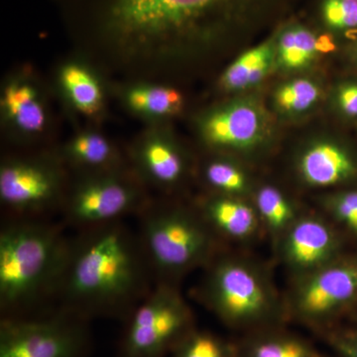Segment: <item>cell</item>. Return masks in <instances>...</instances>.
<instances>
[{
	"mask_svg": "<svg viewBox=\"0 0 357 357\" xmlns=\"http://www.w3.org/2000/svg\"><path fill=\"white\" fill-rule=\"evenodd\" d=\"M356 298L357 258H337L297 279L290 311L307 325L323 326Z\"/></svg>",
	"mask_w": 357,
	"mask_h": 357,
	"instance_id": "9c48e42d",
	"label": "cell"
},
{
	"mask_svg": "<svg viewBox=\"0 0 357 357\" xmlns=\"http://www.w3.org/2000/svg\"><path fill=\"white\" fill-rule=\"evenodd\" d=\"M335 48V46L332 38L328 36V35H323V36L319 37L318 40H317L318 53H328V52H332Z\"/></svg>",
	"mask_w": 357,
	"mask_h": 357,
	"instance_id": "4dcf8cb0",
	"label": "cell"
},
{
	"mask_svg": "<svg viewBox=\"0 0 357 357\" xmlns=\"http://www.w3.org/2000/svg\"><path fill=\"white\" fill-rule=\"evenodd\" d=\"M328 340L331 345L344 357H357V333H328Z\"/></svg>",
	"mask_w": 357,
	"mask_h": 357,
	"instance_id": "f1b7e54d",
	"label": "cell"
},
{
	"mask_svg": "<svg viewBox=\"0 0 357 357\" xmlns=\"http://www.w3.org/2000/svg\"><path fill=\"white\" fill-rule=\"evenodd\" d=\"M199 295L208 309L231 328H261L280 316V304L269 277L255 263L241 258H213Z\"/></svg>",
	"mask_w": 357,
	"mask_h": 357,
	"instance_id": "5b68a950",
	"label": "cell"
},
{
	"mask_svg": "<svg viewBox=\"0 0 357 357\" xmlns=\"http://www.w3.org/2000/svg\"><path fill=\"white\" fill-rule=\"evenodd\" d=\"M264 121L250 102H238L211 114L204 122L206 140L215 146L250 149L262 139Z\"/></svg>",
	"mask_w": 357,
	"mask_h": 357,
	"instance_id": "7c38bea8",
	"label": "cell"
},
{
	"mask_svg": "<svg viewBox=\"0 0 357 357\" xmlns=\"http://www.w3.org/2000/svg\"><path fill=\"white\" fill-rule=\"evenodd\" d=\"M317 38L310 30L292 27L282 33L278 42L279 60L288 69L306 67L318 53Z\"/></svg>",
	"mask_w": 357,
	"mask_h": 357,
	"instance_id": "7402d4cb",
	"label": "cell"
},
{
	"mask_svg": "<svg viewBox=\"0 0 357 357\" xmlns=\"http://www.w3.org/2000/svg\"><path fill=\"white\" fill-rule=\"evenodd\" d=\"M65 225L41 218H9L0 229L1 319L48 312L62 276L70 237Z\"/></svg>",
	"mask_w": 357,
	"mask_h": 357,
	"instance_id": "7a4b0ae2",
	"label": "cell"
},
{
	"mask_svg": "<svg viewBox=\"0 0 357 357\" xmlns=\"http://www.w3.org/2000/svg\"><path fill=\"white\" fill-rule=\"evenodd\" d=\"M319 96V89L309 79H296L282 86L276 100L282 109L301 112L314 105Z\"/></svg>",
	"mask_w": 357,
	"mask_h": 357,
	"instance_id": "484cf974",
	"label": "cell"
},
{
	"mask_svg": "<svg viewBox=\"0 0 357 357\" xmlns=\"http://www.w3.org/2000/svg\"><path fill=\"white\" fill-rule=\"evenodd\" d=\"M172 357H239L238 347L213 333L192 328L175 349Z\"/></svg>",
	"mask_w": 357,
	"mask_h": 357,
	"instance_id": "cb8c5ba5",
	"label": "cell"
},
{
	"mask_svg": "<svg viewBox=\"0 0 357 357\" xmlns=\"http://www.w3.org/2000/svg\"><path fill=\"white\" fill-rule=\"evenodd\" d=\"M6 114L25 132L36 133L44 128L46 115L35 89L27 84H13L4 91L2 100Z\"/></svg>",
	"mask_w": 357,
	"mask_h": 357,
	"instance_id": "e0dca14e",
	"label": "cell"
},
{
	"mask_svg": "<svg viewBox=\"0 0 357 357\" xmlns=\"http://www.w3.org/2000/svg\"><path fill=\"white\" fill-rule=\"evenodd\" d=\"M337 102L345 114L357 117V84H347L340 86L337 93Z\"/></svg>",
	"mask_w": 357,
	"mask_h": 357,
	"instance_id": "f546056e",
	"label": "cell"
},
{
	"mask_svg": "<svg viewBox=\"0 0 357 357\" xmlns=\"http://www.w3.org/2000/svg\"><path fill=\"white\" fill-rule=\"evenodd\" d=\"M147 203L142 190L119 168L93 172L82 180L64 204V225L79 230L139 215Z\"/></svg>",
	"mask_w": 357,
	"mask_h": 357,
	"instance_id": "ba28073f",
	"label": "cell"
},
{
	"mask_svg": "<svg viewBox=\"0 0 357 357\" xmlns=\"http://www.w3.org/2000/svg\"><path fill=\"white\" fill-rule=\"evenodd\" d=\"M234 0H93L89 22L96 32L128 47L156 46L191 32Z\"/></svg>",
	"mask_w": 357,
	"mask_h": 357,
	"instance_id": "3957f363",
	"label": "cell"
},
{
	"mask_svg": "<svg viewBox=\"0 0 357 357\" xmlns=\"http://www.w3.org/2000/svg\"><path fill=\"white\" fill-rule=\"evenodd\" d=\"M143 177L158 187L173 188L182 181L185 163L177 148L161 139L147 141L137 154Z\"/></svg>",
	"mask_w": 357,
	"mask_h": 357,
	"instance_id": "9a60e30c",
	"label": "cell"
},
{
	"mask_svg": "<svg viewBox=\"0 0 357 357\" xmlns=\"http://www.w3.org/2000/svg\"><path fill=\"white\" fill-rule=\"evenodd\" d=\"M282 261L304 276L337 259L340 241L332 225L319 217H299L279 241Z\"/></svg>",
	"mask_w": 357,
	"mask_h": 357,
	"instance_id": "8fae6325",
	"label": "cell"
},
{
	"mask_svg": "<svg viewBox=\"0 0 357 357\" xmlns=\"http://www.w3.org/2000/svg\"><path fill=\"white\" fill-rule=\"evenodd\" d=\"M126 323L121 357H165L195 328L191 310L170 284H155Z\"/></svg>",
	"mask_w": 357,
	"mask_h": 357,
	"instance_id": "8992f818",
	"label": "cell"
},
{
	"mask_svg": "<svg viewBox=\"0 0 357 357\" xmlns=\"http://www.w3.org/2000/svg\"><path fill=\"white\" fill-rule=\"evenodd\" d=\"M204 176L206 183L222 196L238 197L248 191V177L239 167L230 162L211 161L204 168Z\"/></svg>",
	"mask_w": 357,
	"mask_h": 357,
	"instance_id": "d4e9b609",
	"label": "cell"
},
{
	"mask_svg": "<svg viewBox=\"0 0 357 357\" xmlns=\"http://www.w3.org/2000/svg\"><path fill=\"white\" fill-rule=\"evenodd\" d=\"M138 217L136 234L154 284L177 286L188 272L215 257L217 234L199 213L147 204Z\"/></svg>",
	"mask_w": 357,
	"mask_h": 357,
	"instance_id": "277c9868",
	"label": "cell"
},
{
	"mask_svg": "<svg viewBox=\"0 0 357 357\" xmlns=\"http://www.w3.org/2000/svg\"><path fill=\"white\" fill-rule=\"evenodd\" d=\"M154 285L137 234L122 220L105 223L70 237L51 311L126 321Z\"/></svg>",
	"mask_w": 357,
	"mask_h": 357,
	"instance_id": "6da1fadb",
	"label": "cell"
},
{
	"mask_svg": "<svg viewBox=\"0 0 357 357\" xmlns=\"http://www.w3.org/2000/svg\"><path fill=\"white\" fill-rule=\"evenodd\" d=\"M272 61L273 47L270 43L245 52L223 75V86L227 89H243L259 83L271 68Z\"/></svg>",
	"mask_w": 357,
	"mask_h": 357,
	"instance_id": "ac0fdd59",
	"label": "cell"
},
{
	"mask_svg": "<svg viewBox=\"0 0 357 357\" xmlns=\"http://www.w3.org/2000/svg\"><path fill=\"white\" fill-rule=\"evenodd\" d=\"M324 20L335 29L357 28V0H325Z\"/></svg>",
	"mask_w": 357,
	"mask_h": 357,
	"instance_id": "83f0119b",
	"label": "cell"
},
{
	"mask_svg": "<svg viewBox=\"0 0 357 357\" xmlns=\"http://www.w3.org/2000/svg\"><path fill=\"white\" fill-rule=\"evenodd\" d=\"M301 177L312 187H332L357 175V163L344 148L321 142L307 148L299 161Z\"/></svg>",
	"mask_w": 357,
	"mask_h": 357,
	"instance_id": "4fadbf2b",
	"label": "cell"
},
{
	"mask_svg": "<svg viewBox=\"0 0 357 357\" xmlns=\"http://www.w3.org/2000/svg\"><path fill=\"white\" fill-rule=\"evenodd\" d=\"M255 208L260 222L266 227L275 241H280L298 215L292 204L277 188L264 185L258 190Z\"/></svg>",
	"mask_w": 357,
	"mask_h": 357,
	"instance_id": "d6986e66",
	"label": "cell"
},
{
	"mask_svg": "<svg viewBox=\"0 0 357 357\" xmlns=\"http://www.w3.org/2000/svg\"><path fill=\"white\" fill-rule=\"evenodd\" d=\"M61 82L77 109L91 114L100 109L102 93L95 77L82 66H66L61 72Z\"/></svg>",
	"mask_w": 357,
	"mask_h": 357,
	"instance_id": "44dd1931",
	"label": "cell"
},
{
	"mask_svg": "<svg viewBox=\"0 0 357 357\" xmlns=\"http://www.w3.org/2000/svg\"><path fill=\"white\" fill-rule=\"evenodd\" d=\"M239 357H324L306 340L291 333L265 331L238 347Z\"/></svg>",
	"mask_w": 357,
	"mask_h": 357,
	"instance_id": "2e32d148",
	"label": "cell"
},
{
	"mask_svg": "<svg viewBox=\"0 0 357 357\" xmlns=\"http://www.w3.org/2000/svg\"><path fill=\"white\" fill-rule=\"evenodd\" d=\"M62 174L54 164L9 161L0 169V199L9 218H40L62 204Z\"/></svg>",
	"mask_w": 357,
	"mask_h": 357,
	"instance_id": "30bf717a",
	"label": "cell"
},
{
	"mask_svg": "<svg viewBox=\"0 0 357 357\" xmlns=\"http://www.w3.org/2000/svg\"><path fill=\"white\" fill-rule=\"evenodd\" d=\"M326 208L340 225L357 236V190L333 195L326 199Z\"/></svg>",
	"mask_w": 357,
	"mask_h": 357,
	"instance_id": "4316f807",
	"label": "cell"
},
{
	"mask_svg": "<svg viewBox=\"0 0 357 357\" xmlns=\"http://www.w3.org/2000/svg\"><path fill=\"white\" fill-rule=\"evenodd\" d=\"M199 213L217 236L234 241H243L255 236L261 223L255 206L238 197L211 199Z\"/></svg>",
	"mask_w": 357,
	"mask_h": 357,
	"instance_id": "5bb4252c",
	"label": "cell"
},
{
	"mask_svg": "<svg viewBox=\"0 0 357 357\" xmlns=\"http://www.w3.org/2000/svg\"><path fill=\"white\" fill-rule=\"evenodd\" d=\"M178 91L166 86H138L129 91L128 102L131 109L151 115L173 114L182 105Z\"/></svg>",
	"mask_w": 357,
	"mask_h": 357,
	"instance_id": "603a6c76",
	"label": "cell"
},
{
	"mask_svg": "<svg viewBox=\"0 0 357 357\" xmlns=\"http://www.w3.org/2000/svg\"><path fill=\"white\" fill-rule=\"evenodd\" d=\"M89 321L63 310L1 319L0 357H88Z\"/></svg>",
	"mask_w": 357,
	"mask_h": 357,
	"instance_id": "52a82bcc",
	"label": "cell"
},
{
	"mask_svg": "<svg viewBox=\"0 0 357 357\" xmlns=\"http://www.w3.org/2000/svg\"><path fill=\"white\" fill-rule=\"evenodd\" d=\"M73 163L89 169L91 172L116 169L117 160L109 141L98 134L88 133L77 136L67 151Z\"/></svg>",
	"mask_w": 357,
	"mask_h": 357,
	"instance_id": "ffe728a7",
	"label": "cell"
}]
</instances>
